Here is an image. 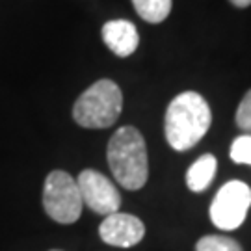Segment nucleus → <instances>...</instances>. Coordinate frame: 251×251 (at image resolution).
Wrapping results in <instances>:
<instances>
[{
    "label": "nucleus",
    "instance_id": "obj_1",
    "mask_svg": "<svg viewBox=\"0 0 251 251\" xmlns=\"http://www.w3.org/2000/svg\"><path fill=\"white\" fill-rule=\"evenodd\" d=\"M212 123L210 106L198 91H182L170 102L164 119V132L171 149L188 151L198 145Z\"/></svg>",
    "mask_w": 251,
    "mask_h": 251
},
{
    "label": "nucleus",
    "instance_id": "obj_2",
    "mask_svg": "<svg viewBox=\"0 0 251 251\" xmlns=\"http://www.w3.org/2000/svg\"><path fill=\"white\" fill-rule=\"evenodd\" d=\"M106 158L114 179L126 190H140L149 179L147 145L136 126H121L110 138Z\"/></svg>",
    "mask_w": 251,
    "mask_h": 251
},
{
    "label": "nucleus",
    "instance_id": "obj_3",
    "mask_svg": "<svg viewBox=\"0 0 251 251\" xmlns=\"http://www.w3.org/2000/svg\"><path fill=\"white\" fill-rule=\"evenodd\" d=\"M123 110V93L116 82L102 78L82 93L73 106V119L84 128H108Z\"/></svg>",
    "mask_w": 251,
    "mask_h": 251
},
{
    "label": "nucleus",
    "instance_id": "obj_4",
    "mask_svg": "<svg viewBox=\"0 0 251 251\" xmlns=\"http://www.w3.org/2000/svg\"><path fill=\"white\" fill-rule=\"evenodd\" d=\"M80 190L76 179H73L67 171H50L43 186V208L54 222L63 225L75 224L82 214Z\"/></svg>",
    "mask_w": 251,
    "mask_h": 251
},
{
    "label": "nucleus",
    "instance_id": "obj_5",
    "mask_svg": "<svg viewBox=\"0 0 251 251\" xmlns=\"http://www.w3.org/2000/svg\"><path fill=\"white\" fill-rule=\"evenodd\" d=\"M251 208V188L242 180H229L210 203V220L222 231H234L246 222Z\"/></svg>",
    "mask_w": 251,
    "mask_h": 251
},
{
    "label": "nucleus",
    "instance_id": "obj_6",
    "mask_svg": "<svg viewBox=\"0 0 251 251\" xmlns=\"http://www.w3.org/2000/svg\"><path fill=\"white\" fill-rule=\"evenodd\" d=\"M76 184L80 190L84 205L90 206L93 212L100 216H110L119 212L121 194L117 192L116 184L104 177L100 171L84 170L76 177Z\"/></svg>",
    "mask_w": 251,
    "mask_h": 251
},
{
    "label": "nucleus",
    "instance_id": "obj_7",
    "mask_svg": "<svg viewBox=\"0 0 251 251\" xmlns=\"http://www.w3.org/2000/svg\"><path fill=\"white\" fill-rule=\"evenodd\" d=\"M99 236L102 242L116 248H132L145 236V225L140 218L125 212H114L106 216L99 225Z\"/></svg>",
    "mask_w": 251,
    "mask_h": 251
},
{
    "label": "nucleus",
    "instance_id": "obj_8",
    "mask_svg": "<svg viewBox=\"0 0 251 251\" xmlns=\"http://www.w3.org/2000/svg\"><path fill=\"white\" fill-rule=\"evenodd\" d=\"M100 36L108 49L119 58H126V56L134 54L140 45L138 30L130 21H125V19L108 21L100 30Z\"/></svg>",
    "mask_w": 251,
    "mask_h": 251
},
{
    "label": "nucleus",
    "instance_id": "obj_9",
    "mask_svg": "<svg viewBox=\"0 0 251 251\" xmlns=\"http://www.w3.org/2000/svg\"><path fill=\"white\" fill-rule=\"evenodd\" d=\"M216 170H218V160L214 154H208V152L201 154L186 171V186L196 194L205 192L214 180Z\"/></svg>",
    "mask_w": 251,
    "mask_h": 251
},
{
    "label": "nucleus",
    "instance_id": "obj_10",
    "mask_svg": "<svg viewBox=\"0 0 251 251\" xmlns=\"http://www.w3.org/2000/svg\"><path fill=\"white\" fill-rule=\"evenodd\" d=\"M132 6L145 23L158 25L171 13L173 0H132Z\"/></svg>",
    "mask_w": 251,
    "mask_h": 251
},
{
    "label": "nucleus",
    "instance_id": "obj_11",
    "mask_svg": "<svg viewBox=\"0 0 251 251\" xmlns=\"http://www.w3.org/2000/svg\"><path fill=\"white\" fill-rule=\"evenodd\" d=\"M196 251H242L240 244L222 234H206L196 244Z\"/></svg>",
    "mask_w": 251,
    "mask_h": 251
},
{
    "label": "nucleus",
    "instance_id": "obj_12",
    "mask_svg": "<svg viewBox=\"0 0 251 251\" xmlns=\"http://www.w3.org/2000/svg\"><path fill=\"white\" fill-rule=\"evenodd\" d=\"M231 160L236 164H246L251 166V134H242L238 136L231 145V151H229Z\"/></svg>",
    "mask_w": 251,
    "mask_h": 251
},
{
    "label": "nucleus",
    "instance_id": "obj_13",
    "mask_svg": "<svg viewBox=\"0 0 251 251\" xmlns=\"http://www.w3.org/2000/svg\"><path fill=\"white\" fill-rule=\"evenodd\" d=\"M236 125L242 128L244 132L251 134V90L244 95V99L240 100L238 104V110H236Z\"/></svg>",
    "mask_w": 251,
    "mask_h": 251
},
{
    "label": "nucleus",
    "instance_id": "obj_14",
    "mask_svg": "<svg viewBox=\"0 0 251 251\" xmlns=\"http://www.w3.org/2000/svg\"><path fill=\"white\" fill-rule=\"evenodd\" d=\"M233 6H236V8H248V6H251V0H229Z\"/></svg>",
    "mask_w": 251,
    "mask_h": 251
},
{
    "label": "nucleus",
    "instance_id": "obj_15",
    "mask_svg": "<svg viewBox=\"0 0 251 251\" xmlns=\"http://www.w3.org/2000/svg\"><path fill=\"white\" fill-rule=\"evenodd\" d=\"M50 251H60V250H50Z\"/></svg>",
    "mask_w": 251,
    "mask_h": 251
}]
</instances>
